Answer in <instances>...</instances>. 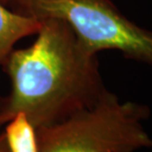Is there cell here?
I'll use <instances>...</instances> for the list:
<instances>
[{
    "mask_svg": "<svg viewBox=\"0 0 152 152\" xmlns=\"http://www.w3.org/2000/svg\"><path fill=\"white\" fill-rule=\"evenodd\" d=\"M34 42L12 50L2 64L11 90L0 97V125L24 113L35 128L55 125L92 107L107 88L96 54L88 52L70 25L41 20Z\"/></svg>",
    "mask_w": 152,
    "mask_h": 152,
    "instance_id": "cell-1",
    "label": "cell"
},
{
    "mask_svg": "<svg viewBox=\"0 0 152 152\" xmlns=\"http://www.w3.org/2000/svg\"><path fill=\"white\" fill-rule=\"evenodd\" d=\"M149 106L122 101L111 91L90 108L55 125L35 129L38 152H137L151 149L144 123Z\"/></svg>",
    "mask_w": 152,
    "mask_h": 152,
    "instance_id": "cell-2",
    "label": "cell"
},
{
    "mask_svg": "<svg viewBox=\"0 0 152 152\" xmlns=\"http://www.w3.org/2000/svg\"><path fill=\"white\" fill-rule=\"evenodd\" d=\"M8 6L37 20L65 21L88 52L119 50L152 66V31L130 21L112 0H14Z\"/></svg>",
    "mask_w": 152,
    "mask_h": 152,
    "instance_id": "cell-3",
    "label": "cell"
},
{
    "mask_svg": "<svg viewBox=\"0 0 152 152\" xmlns=\"http://www.w3.org/2000/svg\"><path fill=\"white\" fill-rule=\"evenodd\" d=\"M42 22L10 11L0 3V66L12 52L14 45L28 35L37 34Z\"/></svg>",
    "mask_w": 152,
    "mask_h": 152,
    "instance_id": "cell-4",
    "label": "cell"
},
{
    "mask_svg": "<svg viewBox=\"0 0 152 152\" xmlns=\"http://www.w3.org/2000/svg\"><path fill=\"white\" fill-rule=\"evenodd\" d=\"M4 134L10 152H38L35 128L24 113L6 123Z\"/></svg>",
    "mask_w": 152,
    "mask_h": 152,
    "instance_id": "cell-5",
    "label": "cell"
},
{
    "mask_svg": "<svg viewBox=\"0 0 152 152\" xmlns=\"http://www.w3.org/2000/svg\"><path fill=\"white\" fill-rule=\"evenodd\" d=\"M0 152H10L6 141L4 132H0Z\"/></svg>",
    "mask_w": 152,
    "mask_h": 152,
    "instance_id": "cell-6",
    "label": "cell"
},
{
    "mask_svg": "<svg viewBox=\"0 0 152 152\" xmlns=\"http://www.w3.org/2000/svg\"><path fill=\"white\" fill-rule=\"evenodd\" d=\"M12 1H14V0H0V3H2V4L5 6H8Z\"/></svg>",
    "mask_w": 152,
    "mask_h": 152,
    "instance_id": "cell-7",
    "label": "cell"
},
{
    "mask_svg": "<svg viewBox=\"0 0 152 152\" xmlns=\"http://www.w3.org/2000/svg\"><path fill=\"white\" fill-rule=\"evenodd\" d=\"M1 128H2V126H1V125H0V132H1Z\"/></svg>",
    "mask_w": 152,
    "mask_h": 152,
    "instance_id": "cell-8",
    "label": "cell"
}]
</instances>
